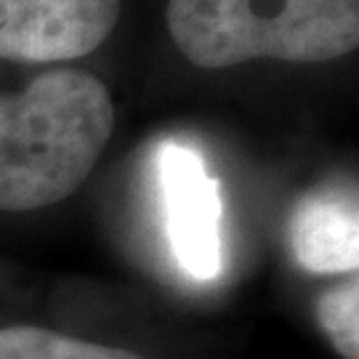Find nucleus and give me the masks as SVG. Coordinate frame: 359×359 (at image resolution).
Segmentation results:
<instances>
[{"mask_svg":"<svg viewBox=\"0 0 359 359\" xmlns=\"http://www.w3.org/2000/svg\"><path fill=\"white\" fill-rule=\"evenodd\" d=\"M157 179L176 264L197 283L216 280L224 269L221 184L208 173L203 154L179 142L163 144Z\"/></svg>","mask_w":359,"mask_h":359,"instance_id":"3","label":"nucleus"},{"mask_svg":"<svg viewBox=\"0 0 359 359\" xmlns=\"http://www.w3.org/2000/svg\"><path fill=\"white\" fill-rule=\"evenodd\" d=\"M120 19V0H0V62L48 65L93 53Z\"/></svg>","mask_w":359,"mask_h":359,"instance_id":"4","label":"nucleus"},{"mask_svg":"<svg viewBox=\"0 0 359 359\" xmlns=\"http://www.w3.org/2000/svg\"><path fill=\"white\" fill-rule=\"evenodd\" d=\"M0 359H144L126 348L102 346L40 327L0 330Z\"/></svg>","mask_w":359,"mask_h":359,"instance_id":"6","label":"nucleus"},{"mask_svg":"<svg viewBox=\"0 0 359 359\" xmlns=\"http://www.w3.org/2000/svg\"><path fill=\"white\" fill-rule=\"evenodd\" d=\"M317 320L333 346L346 359H359V285L344 283L317 304Z\"/></svg>","mask_w":359,"mask_h":359,"instance_id":"7","label":"nucleus"},{"mask_svg":"<svg viewBox=\"0 0 359 359\" xmlns=\"http://www.w3.org/2000/svg\"><path fill=\"white\" fill-rule=\"evenodd\" d=\"M168 32L194 67L322 65L359 46V0H170Z\"/></svg>","mask_w":359,"mask_h":359,"instance_id":"2","label":"nucleus"},{"mask_svg":"<svg viewBox=\"0 0 359 359\" xmlns=\"http://www.w3.org/2000/svg\"><path fill=\"white\" fill-rule=\"evenodd\" d=\"M112 128V96L83 69H53L19 93H0V210L67 200L96 168Z\"/></svg>","mask_w":359,"mask_h":359,"instance_id":"1","label":"nucleus"},{"mask_svg":"<svg viewBox=\"0 0 359 359\" xmlns=\"http://www.w3.org/2000/svg\"><path fill=\"white\" fill-rule=\"evenodd\" d=\"M290 245L304 269L346 274L359 266V216L354 200L314 194L295 208Z\"/></svg>","mask_w":359,"mask_h":359,"instance_id":"5","label":"nucleus"}]
</instances>
